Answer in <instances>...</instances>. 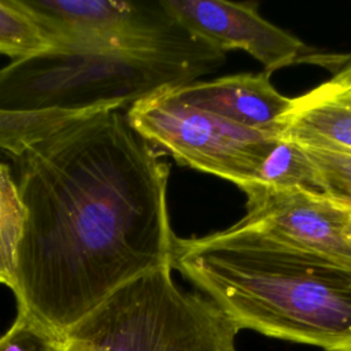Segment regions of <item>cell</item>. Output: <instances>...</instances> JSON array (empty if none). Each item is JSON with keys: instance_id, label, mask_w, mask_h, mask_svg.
Segmentation results:
<instances>
[{"instance_id": "cell-4", "label": "cell", "mask_w": 351, "mask_h": 351, "mask_svg": "<svg viewBox=\"0 0 351 351\" xmlns=\"http://www.w3.org/2000/svg\"><path fill=\"white\" fill-rule=\"evenodd\" d=\"M171 271L162 266L114 291L67 330L70 351H237L233 321Z\"/></svg>"}, {"instance_id": "cell-5", "label": "cell", "mask_w": 351, "mask_h": 351, "mask_svg": "<svg viewBox=\"0 0 351 351\" xmlns=\"http://www.w3.org/2000/svg\"><path fill=\"white\" fill-rule=\"evenodd\" d=\"M125 114L158 154L162 151L182 166L232 181L243 191L255 182L278 137L182 104L167 90L134 103Z\"/></svg>"}, {"instance_id": "cell-6", "label": "cell", "mask_w": 351, "mask_h": 351, "mask_svg": "<svg viewBox=\"0 0 351 351\" xmlns=\"http://www.w3.org/2000/svg\"><path fill=\"white\" fill-rule=\"evenodd\" d=\"M58 45L225 58L156 1L21 0Z\"/></svg>"}, {"instance_id": "cell-12", "label": "cell", "mask_w": 351, "mask_h": 351, "mask_svg": "<svg viewBox=\"0 0 351 351\" xmlns=\"http://www.w3.org/2000/svg\"><path fill=\"white\" fill-rule=\"evenodd\" d=\"M26 223V207L8 165L0 162V284L16 287L18 252Z\"/></svg>"}, {"instance_id": "cell-16", "label": "cell", "mask_w": 351, "mask_h": 351, "mask_svg": "<svg viewBox=\"0 0 351 351\" xmlns=\"http://www.w3.org/2000/svg\"><path fill=\"white\" fill-rule=\"evenodd\" d=\"M332 82L341 85H351V56H347L339 66V70L333 74Z\"/></svg>"}, {"instance_id": "cell-11", "label": "cell", "mask_w": 351, "mask_h": 351, "mask_svg": "<svg viewBox=\"0 0 351 351\" xmlns=\"http://www.w3.org/2000/svg\"><path fill=\"white\" fill-rule=\"evenodd\" d=\"M304 189L322 193L318 171L300 144L278 136L259 166L255 182L245 191Z\"/></svg>"}, {"instance_id": "cell-7", "label": "cell", "mask_w": 351, "mask_h": 351, "mask_svg": "<svg viewBox=\"0 0 351 351\" xmlns=\"http://www.w3.org/2000/svg\"><path fill=\"white\" fill-rule=\"evenodd\" d=\"M245 195L243 223L295 247L351 263V207L304 189L252 188Z\"/></svg>"}, {"instance_id": "cell-15", "label": "cell", "mask_w": 351, "mask_h": 351, "mask_svg": "<svg viewBox=\"0 0 351 351\" xmlns=\"http://www.w3.org/2000/svg\"><path fill=\"white\" fill-rule=\"evenodd\" d=\"M63 340L38 321L16 311L12 325L0 336V351H56Z\"/></svg>"}, {"instance_id": "cell-17", "label": "cell", "mask_w": 351, "mask_h": 351, "mask_svg": "<svg viewBox=\"0 0 351 351\" xmlns=\"http://www.w3.org/2000/svg\"><path fill=\"white\" fill-rule=\"evenodd\" d=\"M56 351H70V348H69V346H67V341H66V339L63 340V343L60 344V347H59Z\"/></svg>"}, {"instance_id": "cell-2", "label": "cell", "mask_w": 351, "mask_h": 351, "mask_svg": "<svg viewBox=\"0 0 351 351\" xmlns=\"http://www.w3.org/2000/svg\"><path fill=\"white\" fill-rule=\"evenodd\" d=\"M170 265L239 330L351 351V263L239 221L203 237H176Z\"/></svg>"}, {"instance_id": "cell-13", "label": "cell", "mask_w": 351, "mask_h": 351, "mask_svg": "<svg viewBox=\"0 0 351 351\" xmlns=\"http://www.w3.org/2000/svg\"><path fill=\"white\" fill-rule=\"evenodd\" d=\"M55 47H59L55 38L21 0L0 1V55L16 60Z\"/></svg>"}, {"instance_id": "cell-8", "label": "cell", "mask_w": 351, "mask_h": 351, "mask_svg": "<svg viewBox=\"0 0 351 351\" xmlns=\"http://www.w3.org/2000/svg\"><path fill=\"white\" fill-rule=\"evenodd\" d=\"M165 7L196 38L226 52L243 49L270 74L299 60L304 44L263 19L254 3L225 0H163Z\"/></svg>"}, {"instance_id": "cell-14", "label": "cell", "mask_w": 351, "mask_h": 351, "mask_svg": "<svg viewBox=\"0 0 351 351\" xmlns=\"http://www.w3.org/2000/svg\"><path fill=\"white\" fill-rule=\"evenodd\" d=\"M304 149L318 171L322 193L351 207V154L308 147Z\"/></svg>"}, {"instance_id": "cell-3", "label": "cell", "mask_w": 351, "mask_h": 351, "mask_svg": "<svg viewBox=\"0 0 351 351\" xmlns=\"http://www.w3.org/2000/svg\"><path fill=\"white\" fill-rule=\"evenodd\" d=\"M225 58L59 45L0 69V149L15 156L60 129L197 81Z\"/></svg>"}, {"instance_id": "cell-10", "label": "cell", "mask_w": 351, "mask_h": 351, "mask_svg": "<svg viewBox=\"0 0 351 351\" xmlns=\"http://www.w3.org/2000/svg\"><path fill=\"white\" fill-rule=\"evenodd\" d=\"M278 136L308 148L351 154V85L329 80L293 97Z\"/></svg>"}, {"instance_id": "cell-1", "label": "cell", "mask_w": 351, "mask_h": 351, "mask_svg": "<svg viewBox=\"0 0 351 351\" xmlns=\"http://www.w3.org/2000/svg\"><path fill=\"white\" fill-rule=\"evenodd\" d=\"M11 158L26 207L18 311L64 337L119 287L171 266L170 169L125 112L78 121Z\"/></svg>"}, {"instance_id": "cell-9", "label": "cell", "mask_w": 351, "mask_h": 351, "mask_svg": "<svg viewBox=\"0 0 351 351\" xmlns=\"http://www.w3.org/2000/svg\"><path fill=\"white\" fill-rule=\"evenodd\" d=\"M182 104L225 118L247 129L280 134L293 99L281 95L269 74H236L213 81H195L169 89Z\"/></svg>"}]
</instances>
